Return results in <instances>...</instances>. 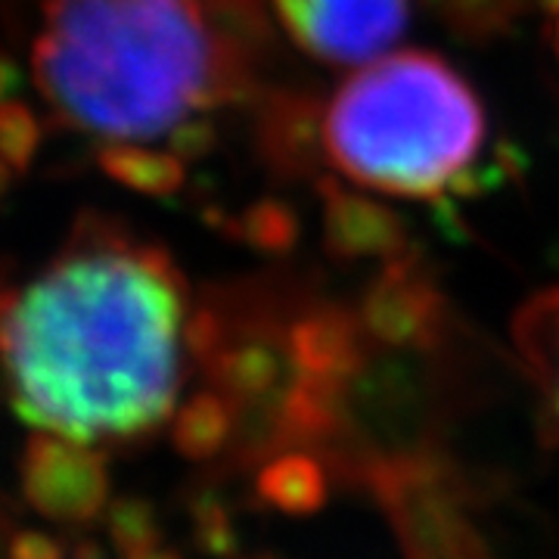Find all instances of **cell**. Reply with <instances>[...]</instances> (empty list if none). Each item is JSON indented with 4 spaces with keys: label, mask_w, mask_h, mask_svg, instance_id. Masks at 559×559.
I'll use <instances>...</instances> for the list:
<instances>
[{
    "label": "cell",
    "mask_w": 559,
    "mask_h": 559,
    "mask_svg": "<svg viewBox=\"0 0 559 559\" xmlns=\"http://www.w3.org/2000/svg\"><path fill=\"white\" fill-rule=\"evenodd\" d=\"M522 342L538 367L550 407L559 419V293L540 296L522 318Z\"/></svg>",
    "instance_id": "obj_6"
},
{
    "label": "cell",
    "mask_w": 559,
    "mask_h": 559,
    "mask_svg": "<svg viewBox=\"0 0 559 559\" xmlns=\"http://www.w3.org/2000/svg\"><path fill=\"white\" fill-rule=\"evenodd\" d=\"M193 336L190 293L159 246L87 230L0 311L22 419L62 439L138 436L171 414Z\"/></svg>",
    "instance_id": "obj_1"
},
{
    "label": "cell",
    "mask_w": 559,
    "mask_h": 559,
    "mask_svg": "<svg viewBox=\"0 0 559 559\" xmlns=\"http://www.w3.org/2000/svg\"><path fill=\"white\" fill-rule=\"evenodd\" d=\"M320 143L355 187L436 202L476 178L488 153V112L448 60L392 50L342 81L323 109Z\"/></svg>",
    "instance_id": "obj_3"
},
{
    "label": "cell",
    "mask_w": 559,
    "mask_h": 559,
    "mask_svg": "<svg viewBox=\"0 0 559 559\" xmlns=\"http://www.w3.org/2000/svg\"><path fill=\"white\" fill-rule=\"evenodd\" d=\"M557 13H559V10H557ZM557 47H559V22H557Z\"/></svg>",
    "instance_id": "obj_8"
},
{
    "label": "cell",
    "mask_w": 559,
    "mask_h": 559,
    "mask_svg": "<svg viewBox=\"0 0 559 559\" xmlns=\"http://www.w3.org/2000/svg\"><path fill=\"white\" fill-rule=\"evenodd\" d=\"M40 97L138 187L175 190L212 121L237 103V40L205 0H40Z\"/></svg>",
    "instance_id": "obj_2"
},
{
    "label": "cell",
    "mask_w": 559,
    "mask_h": 559,
    "mask_svg": "<svg viewBox=\"0 0 559 559\" xmlns=\"http://www.w3.org/2000/svg\"><path fill=\"white\" fill-rule=\"evenodd\" d=\"M22 491L47 520L87 522L100 513L106 476L84 444L53 432H35L22 454Z\"/></svg>",
    "instance_id": "obj_5"
},
{
    "label": "cell",
    "mask_w": 559,
    "mask_h": 559,
    "mask_svg": "<svg viewBox=\"0 0 559 559\" xmlns=\"http://www.w3.org/2000/svg\"><path fill=\"white\" fill-rule=\"evenodd\" d=\"M10 559H62V547L44 532H20L10 540Z\"/></svg>",
    "instance_id": "obj_7"
},
{
    "label": "cell",
    "mask_w": 559,
    "mask_h": 559,
    "mask_svg": "<svg viewBox=\"0 0 559 559\" xmlns=\"http://www.w3.org/2000/svg\"><path fill=\"white\" fill-rule=\"evenodd\" d=\"M280 25L326 66H367L392 53L411 22V0H271Z\"/></svg>",
    "instance_id": "obj_4"
}]
</instances>
